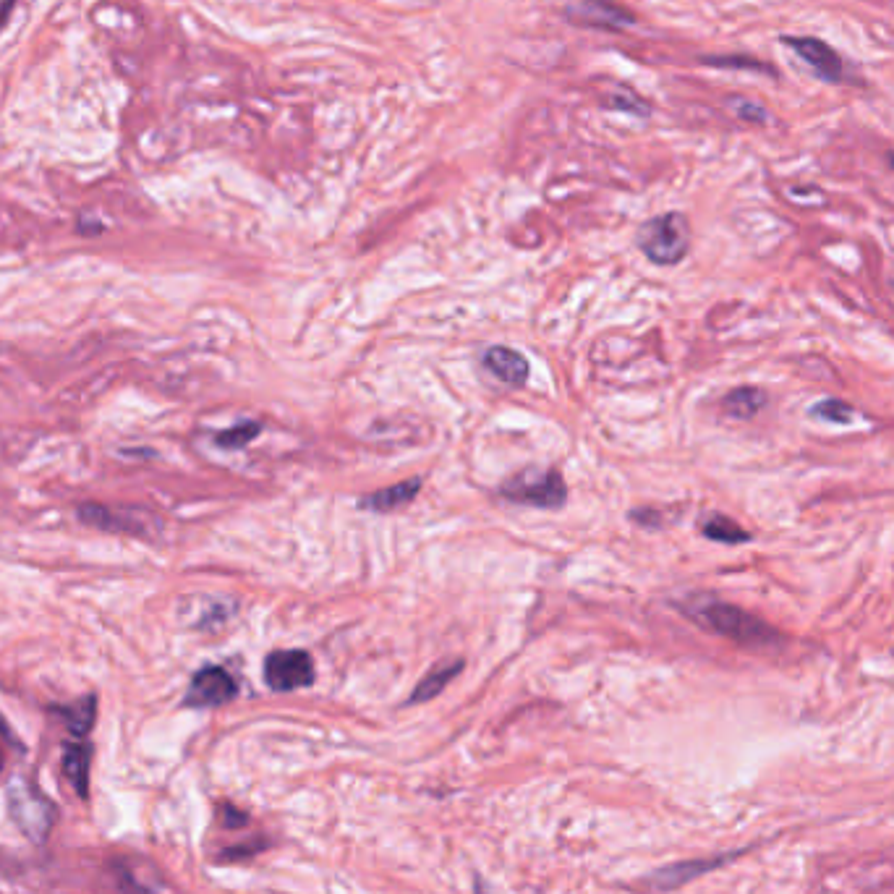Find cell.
Listing matches in <instances>:
<instances>
[{
  "instance_id": "obj_1",
  "label": "cell",
  "mask_w": 894,
  "mask_h": 894,
  "mask_svg": "<svg viewBox=\"0 0 894 894\" xmlns=\"http://www.w3.org/2000/svg\"><path fill=\"white\" fill-rule=\"evenodd\" d=\"M636 241L638 249L644 251L649 262L672 267L683 262L688 249H691V225H688L683 212H664V215L651 217L649 223L641 225Z\"/></svg>"
},
{
  "instance_id": "obj_2",
  "label": "cell",
  "mask_w": 894,
  "mask_h": 894,
  "mask_svg": "<svg viewBox=\"0 0 894 894\" xmlns=\"http://www.w3.org/2000/svg\"><path fill=\"white\" fill-rule=\"evenodd\" d=\"M696 617L706 625V628L719 633V636L730 638L735 644L772 646L779 641V633L772 628V625L764 623L761 617L751 615V612L740 610L735 604L706 602L704 607L698 610Z\"/></svg>"
},
{
  "instance_id": "obj_3",
  "label": "cell",
  "mask_w": 894,
  "mask_h": 894,
  "mask_svg": "<svg viewBox=\"0 0 894 894\" xmlns=\"http://www.w3.org/2000/svg\"><path fill=\"white\" fill-rule=\"evenodd\" d=\"M8 811L16 827L32 842H45L55 827V806L40 787L29 779H14L8 785Z\"/></svg>"
},
{
  "instance_id": "obj_4",
  "label": "cell",
  "mask_w": 894,
  "mask_h": 894,
  "mask_svg": "<svg viewBox=\"0 0 894 894\" xmlns=\"http://www.w3.org/2000/svg\"><path fill=\"white\" fill-rule=\"evenodd\" d=\"M500 495L510 502H518V505L557 510L568 500V487L555 468H544V471L542 468H526L502 484Z\"/></svg>"
},
{
  "instance_id": "obj_5",
  "label": "cell",
  "mask_w": 894,
  "mask_h": 894,
  "mask_svg": "<svg viewBox=\"0 0 894 894\" xmlns=\"http://www.w3.org/2000/svg\"><path fill=\"white\" fill-rule=\"evenodd\" d=\"M563 14L573 27L596 32H623L636 24V16L615 0H568Z\"/></svg>"
},
{
  "instance_id": "obj_6",
  "label": "cell",
  "mask_w": 894,
  "mask_h": 894,
  "mask_svg": "<svg viewBox=\"0 0 894 894\" xmlns=\"http://www.w3.org/2000/svg\"><path fill=\"white\" fill-rule=\"evenodd\" d=\"M265 680L272 691L288 693L314 683V662L301 649L272 651L265 659Z\"/></svg>"
},
{
  "instance_id": "obj_7",
  "label": "cell",
  "mask_w": 894,
  "mask_h": 894,
  "mask_svg": "<svg viewBox=\"0 0 894 894\" xmlns=\"http://www.w3.org/2000/svg\"><path fill=\"white\" fill-rule=\"evenodd\" d=\"M238 693V683L233 675L223 667H204L191 678L189 691H186V706H197V709H210V706H223L233 701Z\"/></svg>"
},
{
  "instance_id": "obj_8",
  "label": "cell",
  "mask_w": 894,
  "mask_h": 894,
  "mask_svg": "<svg viewBox=\"0 0 894 894\" xmlns=\"http://www.w3.org/2000/svg\"><path fill=\"white\" fill-rule=\"evenodd\" d=\"M782 45L793 50V53H798L813 68V74L824 79L827 84H840L845 79V61H842V55L834 48H829L824 40H816V37H790V34H785Z\"/></svg>"
},
{
  "instance_id": "obj_9",
  "label": "cell",
  "mask_w": 894,
  "mask_h": 894,
  "mask_svg": "<svg viewBox=\"0 0 894 894\" xmlns=\"http://www.w3.org/2000/svg\"><path fill=\"white\" fill-rule=\"evenodd\" d=\"M484 366L495 374L497 380L505 382V385L521 387L529 380V361L523 359L518 351H513V348H489L484 353Z\"/></svg>"
},
{
  "instance_id": "obj_10",
  "label": "cell",
  "mask_w": 894,
  "mask_h": 894,
  "mask_svg": "<svg viewBox=\"0 0 894 894\" xmlns=\"http://www.w3.org/2000/svg\"><path fill=\"white\" fill-rule=\"evenodd\" d=\"M421 489V479H408V481H400V484H393V487L387 489H377L372 495L361 497L359 505L366 510H372V513H393V510L403 508L408 502L414 500L419 495Z\"/></svg>"
},
{
  "instance_id": "obj_11",
  "label": "cell",
  "mask_w": 894,
  "mask_h": 894,
  "mask_svg": "<svg viewBox=\"0 0 894 894\" xmlns=\"http://www.w3.org/2000/svg\"><path fill=\"white\" fill-rule=\"evenodd\" d=\"M766 400H769L766 390H761V387H753V385H745V387H735V390H730V393L725 395V400H722V408H725V414L732 416V419L748 421L764 411Z\"/></svg>"
},
{
  "instance_id": "obj_12",
  "label": "cell",
  "mask_w": 894,
  "mask_h": 894,
  "mask_svg": "<svg viewBox=\"0 0 894 894\" xmlns=\"http://www.w3.org/2000/svg\"><path fill=\"white\" fill-rule=\"evenodd\" d=\"M89 759H92V748L87 743L71 745L63 756V772L79 798H84L89 790Z\"/></svg>"
},
{
  "instance_id": "obj_13",
  "label": "cell",
  "mask_w": 894,
  "mask_h": 894,
  "mask_svg": "<svg viewBox=\"0 0 894 894\" xmlns=\"http://www.w3.org/2000/svg\"><path fill=\"white\" fill-rule=\"evenodd\" d=\"M461 670H463V662H453V664H442V667H437L434 672H429L427 678L416 685L414 696H411V704L432 701L434 696H440V693L447 688V683H450V680H453Z\"/></svg>"
},
{
  "instance_id": "obj_14",
  "label": "cell",
  "mask_w": 894,
  "mask_h": 894,
  "mask_svg": "<svg viewBox=\"0 0 894 894\" xmlns=\"http://www.w3.org/2000/svg\"><path fill=\"white\" fill-rule=\"evenodd\" d=\"M701 531H704L706 539L719 544H743L751 539V534L732 521V518H727V515H712L709 521H704Z\"/></svg>"
},
{
  "instance_id": "obj_15",
  "label": "cell",
  "mask_w": 894,
  "mask_h": 894,
  "mask_svg": "<svg viewBox=\"0 0 894 894\" xmlns=\"http://www.w3.org/2000/svg\"><path fill=\"white\" fill-rule=\"evenodd\" d=\"M58 714L74 735H87L92 722H95V698L79 701L74 706H63V709H58Z\"/></svg>"
},
{
  "instance_id": "obj_16",
  "label": "cell",
  "mask_w": 894,
  "mask_h": 894,
  "mask_svg": "<svg viewBox=\"0 0 894 894\" xmlns=\"http://www.w3.org/2000/svg\"><path fill=\"white\" fill-rule=\"evenodd\" d=\"M811 416H816L819 421H827V424L845 427V424H853L855 411L850 403H845V400L824 398V400H819L816 406H811Z\"/></svg>"
},
{
  "instance_id": "obj_17",
  "label": "cell",
  "mask_w": 894,
  "mask_h": 894,
  "mask_svg": "<svg viewBox=\"0 0 894 894\" xmlns=\"http://www.w3.org/2000/svg\"><path fill=\"white\" fill-rule=\"evenodd\" d=\"M719 863L722 861H706V863H683V866H672V868H664V871H659L657 876H654V884H659V887H678V884H683V881H688V879H693V876L696 874H701V871H706V868H714V866H719Z\"/></svg>"
},
{
  "instance_id": "obj_18",
  "label": "cell",
  "mask_w": 894,
  "mask_h": 894,
  "mask_svg": "<svg viewBox=\"0 0 894 894\" xmlns=\"http://www.w3.org/2000/svg\"><path fill=\"white\" fill-rule=\"evenodd\" d=\"M259 432H262V424H259V421H244V424H236V427L217 434L215 442L223 447V450H238V447L249 445Z\"/></svg>"
},
{
  "instance_id": "obj_19",
  "label": "cell",
  "mask_w": 894,
  "mask_h": 894,
  "mask_svg": "<svg viewBox=\"0 0 894 894\" xmlns=\"http://www.w3.org/2000/svg\"><path fill=\"white\" fill-rule=\"evenodd\" d=\"M727 105H730L732 113H735V116H738V118H743V121H751V123H766V121H769V113H766V110L761 108L759 102L743 100V97H732V100L727 102Z\"/></svg>"
},
{
  "instance_id": "obj_20",
  "label": "cell",
  "mask_w": 894,
  "mask_h": 894,
  "mask_svg": "<svg viewBox=\"0 0 894 894\" xmlns=\"http://www.w3.org/2000/svg\"><path fill=\"white\" fill-rule=\"evenodd\" d=\"M709 66H722V68H748V71H764V74H774L772 66L759 63L756 58H706Z\"/></svg>"
},
{
  "instance_id": "obj_21",
  "label": "cell",
  "mask_w": 894,
  "mask_h": 894,
  "mask_svg": "<svg viewBox=\"0 0 894 894\" xmlns=\"http://www.w3.org/2000/svg\"><path fill=\"white\" fill-rule=\"evenodd\" d=\"M265 847V842H251V845H241V847H231V850H225L223 853V861H236V858H249V855L259 853Z\"/></svg>"
},
{
  "instance_id": "obj_22",
  "label": "cell",
  "mask_w": 894,
  "mask_h": 894,
  "mask_svg": "<svg viewBox=\"0 0 894 894\" xmlns=\"http://www.w3.org/2000/svg\"><path fill=\"white\" fill-rule=\"evenodd\" d=\"M246 813L244 811H236V808L225 806V816H223V824L225 827H246Z\"/></svg>"
},
{
  "instance_id": "obj_23",
  "label": "cell",
  "mask_w": 894,
  "mask_h": 894,
  "mask_svg": "<svg viewBox=\"0 0 894 894\" xmlns=\"http://www.w3.org/2000/svg\"><path fill=\"white\" fill-rule=\"evenodd\" d=\"M16 3H19V0H0V32H3V27L8 24L11 14H14Z\"/></svg>"
},
{
  "instance_id": "obj_24",
  "label": "cell",
  "mask_w": 894,
  "mask_h": 894,
  "mask_svg": "<svg viewBox=\"0 0 894 894\" xmlns=\"http://www.w3.org/2000/svg\"><path fill=\"white\" fill-rule=\"evenodd\" d=\"M0 732H3L6 738H11V730H8V725H6V722H3V717H0Z\"/></svg>"
},
{
  "instance_id": "obj_25",
  "label": "cell",
  "mask_w": 894,
  "mask_h": 894,
  "mask_svg": "<svg viewBox=\"0 0 894 894\" xmlns=\"http://www.w3.org/2000/svg\"><path fill=\"white\" fill-rule=\"evenodd\" d=\"M0 772H3V753H0Z\"/></svg>"
},
{
  "instance_id": "obj_26",
  "label": "cell",
  "mask_w": 894,
  "mask_h": 894,
  "mask_svg": "<svg viewBox=\"0 0 894 894\" xmlns=\"http://www.w3.org/2000/svg\"><path fill=\"white\" fill-rule=\"evenodd\" d=\"M889 160H892V165H894V155H889Z\"/></svg>"
}]
</instances>
